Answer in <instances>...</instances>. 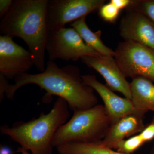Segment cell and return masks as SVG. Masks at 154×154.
<instances>
[{"label": "cell", "mask_w": 154, "mask_h": 154, "mask_svg": "<svg viewBox=\"0 0 154 154\" xmlns=\"http://www.w3.org/2000/svg\"><path fill=\"white\" fill-rule=\"evenodd\" d=\"M14 84H10L5 96L13 100L17 90L26 85L33 84L46 92L42 102H51L52 96L65 99L73 112L86 110L98 105L97 96L93 88L83 82L79 69L72 65L60 68L54 61L49 60L45 70L40 73L26 72L14 79Z\"/></svg>", "instance_id": "6da1fadb"}, {"label": "cell", "mask_w": 154, "mask_h": 154, "mask_svg": "<svg viewBox=\"0 0 154 154\" xmlns=\"http://www.w3.org/2000/svg\"><path fill=\"white\" fill-rule=\"evenodd\" d=\"M86 18L83 17L72 22L70 26L76 30L87 45L100 55L114 57L115 51L106 46L101 39L102 31L98 30L94 32L91 30L87 25Z\"/></svg>", "instance_id": "5bb4252c"}, {"label": "cell", "mask_w": 154, "mask_h": 154, "mask_svg": "<svg viewBox=\"0 0 154 154\" xmlns=\"http://www.w3.org/2000/svg\"><path fill=\"white\" fill-rule=\"evenodd\" d=\"M49 60L77 61L87 56H99L96 51L85 43L74 28H61L49 32L45 45Z\"/></svg>", "instance_id": "8992f818"}, {"label": "cell", "mask_w": 154, "mask_h": 154, "mask_svg": "<svg viewBox=\"0 0 154 154\" xmlns=\"http://www.w3.org/2000/svg\"><path fill=\"white\" fill-rule=\"evenodd\" d=\"M15 153V152L13 151L10 147L1 145L0 146V154H14Z\"/></svg>", "instance_id": "603a6c76"}, {"label": "cell", "mask_w": 154, "mask_h": 154, "mask_svg": "<svg viewBox=\"0 0 154 154\" xmlns=\"http://www.w3.org/2000/svg\"><path fill=\"white\" fill-rule=\"evenodd\" d=\"M34 66L29 51L14 42L13 38L0 36V74L12 79L27 72Z\"/></svg>", "instance_id": "ba28073f"}, {"label": "cell", "mask_w": 154, "mask_h": 154, "mask_svg": "<svg viewBox=\"0 0 154 154\" xmlns=\"http://www.w3.org/2000/svg\"><path fill=\"white\" fill-rule=\"evenodd\" d=\"M105 0H48L47 8L49 32L64 28L69 22H74L99 9Z\"/></svg>", "instance_id": "52a82bcc"}, {"label": "cell", "mask_w": 154, "mask_h": 154, "mask_svg": "<svg viewBox=\"0 0 154 154\" xmlns=\"http://www.w3.org/2000/svg\"><path fill=\"white\" fill-rule=\"evenodd\" d=\"M81 60L88 67L98 72L105 79L107 87L112 91L119 92L125 98L131 100L130 83L127 81L114 57L87 56L82 57Z\"/></svg>", "instance_id": "9c48e42d"}, {"label": "cell", "mask_w": 154, "mask_h": 154, "mask_svg": "<svg viewBox=\"0 0 154 154\" xmlns=\"http://www.w3.org/2000/svg\"><path fill=\"white\" fill-rule=\"evenodd\" d=\"M48 0H16L2 19L0 33L19 37L27 44L34 66L44 72L45 45L49 33L47 8Z\"/></svg>", "instance_id": "7a4b0ae2"}, {"label": "cell", "mask_w": 154, "mask_h": 154, "mask_svg": "<svg viewBox=\"0 0 154 154\" xmlns=\"http://www.w3.org/2000/svg\"><path fill=\"white\" fill-rule=\"evenodd\" d=\"M131 101L136 110L146 113L154 112V85L151 81L138 77L130 83Z\"/></svg>", "instance_id": "4fadbf2b"}, {"label": "cell", "mask_w": 154, "mask_h": 154, "mask_svg": "<svg viewBox=\"0 0 154 154\" xmlns=\"http://www.w3.org/2000/svg\"><path fill=\"white\" fill-rule=\"evenodd\" d=\"M14 1L1 0L0 1V18H4L8 13L13 5Z\"/></svg>", "instance_id": "ffe728a7"}, {"label": "cell", "mask_w": 154, "mask_h": 154, "mask_svg": "<svg viewBox=\"0 0 154 154\" xmlns=\"http://www.w3.org/2000/svg\"><path fill=\"white\" fill-rule=\"evenodd\" d=\"M146 113L136 110L111 124L105 138L100 141V144L115 150L117 145L125 138L141 132L145 127L143 118Z\"/></svg>", "instance_id": "7c38bea8"}, {"label": "cell", "mask_w": 154, "mask_h": 154, "mask_svg": "<svg viewBox=\"0 0 154 154\" xmlns=\"http://www.w3.org/2000/svg\"><path fill=\"white\" fill-rule=\"evenodd\" d=\"M83 82L96 91L104 103L111 124L136 110L132 101L117 96L107 86L100 82L94 75H82Z\"/></svg>", "instance_id": "8fae6325"}, {"label": "cell", "mask_w": 154, "mask_h": 154, "mask_svg": "<svg viewBox=\"0 0 154 154\" xmlns=\"http://www.w3.org/2000/svg\"><path fill=\"white\" fill-rule=\"evenodd\" d=\"M144 143L139 134L135 135L120 142L116 146L115 150L122 153L132 154Z\"/></svg>", "instance_id": "e0dca14e"}, {"label": "cell", "mask_w": 154, "mask_h": 154, "mask_svg": "<svg viewBox=\"0 0 154 154\" xmlns=\"http://www.w3.org/2000/svg\"><path fill=\"white\" fill-rule=\"evenodd\" d=\"M149 154H154V144Z\"/></svg>", "instance_id": "d4e9b609"}, {"label": "cell", "mask_w": 154, "mask_h": 154, "mask_svg": "<svg viewBox=\"0 0 154 154\" xmlns=\"http://www.w3.org/2000/svg\"><path fill=\"white\" fill-rule=\"evenodd\" d=\"M139 134L145 143L154 139V116L151 122L145 125L144 129Z\"/></svg>", "instance_id": "d6986e66"}, {"label": "cell", "mask_w": 154, "mask_h": 154, "mask_svg": "<svg viewBox=\"0 0 154 154\" xmlns=\"http://www.w3.org/2000/svg\"><path fill=\"white\" fill-rule=\"evenodd\" d=\"M111 125L105 106L74 112L71 118L61 126L53 138V147L72 143H92L102 141Z\"/></svg>", "instance_id": "277c9868"}, {"label": "cell", "mask_w": 154, "mask_h": 154, "mask_svg": "<svg viewBox=\"0 0 154 154\" xmlns=\"http://www.w3.org/2000/svg\"><path fill=\"white\" fill-rule=\"evenodd\" d=\"M119 25V33L124 40L132 41L154 50V23L143 14L128 11Z\"/></svg>", "instance_id": "30bf717a"}, {"label": "cell", "mask_w": 154, "mask_h": 154, "mask_svg": "<svg viewBox=\"0 0 154 154\" xmlns=\"http://www.w3.org/2000/svg\"><path fill=\"white\" fill-rule=\"evenodd\" d=\"M17 152L20 153L21 154H33L30 153L28 152V151L25 149L21 147V146L19 147L17 149Z\"/></svg>", "instance_id": "cb8c5ba5"}, {"label": "cell", "mask_w": 154, "mask_h": 154, "mask_svg": "<svg viewBox=\"0 0 154 154\" xmlns=\"http://www.w3.org/2000/svg\"><path fill=\"white\" fill-rule=\"evenodd\" d=\"M69 107L65 99L59 98L49 113H41L29 121L15 122L12 127L1 126V134L8 136L32 154H52L53 138L69 117Z\"/></svg>", "instance_id": "3957f363"}, {"label": "cell", "mask_w": 154, "mask_h": 154, "mask_svg": "<svg viewBox=\"0 0 154 154\" xmlns=\"http://www.w3.org/2000/svg\"><path fill=\"white\" fill-rule=\"evenodd\" d=\"M59 154H125L102 145L100 141L72 143L56 148Z\"/></svg>", "instance_id": "9a60e30c"}, {"label": "cell", "mask_w": 154, "mask_h": 154, "mask_svg": "<svg viewBox=\"0 0 154 154\" xmlns=\"http://www.w3.org/2000/svg\"><path fill=\"white\" fill-rule=\"evenodd\" d=\"M99 14L102 19L107 22H115L118 18L120 10L112 3L104 4L99 9Z\"/></svg>", "instance_id": "ac0fdd59"}, {"label": "cell", "mask_w": 154, "mask_h": 154, "mask_svg": "<svg viewBox=\"0 0 154 154\" xmlns=\"http://www.w3.org/2000/svg\"><path fill=\"white\" fill-rule=\"evenodd\" d=\"M116 61L125 76L141 77L154 82V50L132 41L120 42L115 51Z\"/></svg>", "instance_id": "5b68a950"}, {"label": "cell", "mask_w": 154, "mask_h": 154, "mask_svg": "<svg viewBox=\"0 0 154 154\" xmlns=\"http://www.w3.org/2000/svg\"><path fill=\"white\" fill-rule=\"evenodd\" d=\"M127 8L143 14L154 23V0H132Z\"/></svg>", "instance_id": "2e32d148"}, {"label": "cell", "mask_w": 154, "mask_h": 154, "mask_svg": "<svg viewBox=\"0 0 154 154\" xmlns=\"http://www.w3.org/2000/svg\"><path fill=\"white\" fill-rule=\"evenodd\" d=\"M9 85L8 79L0 74V102H2L5 98Z\"/></svg>", "instance_id": "44dd1931"}, {"label": "cell", "mask_w": 154, "mask_h": 154, "mask_svg": "<svg viewBox=\"0 0 154 154\" xmlns=\"http://www.w3.org/2000/svg\"><path fill=\"white\" fill-rule=\"evenodd\" d=\"M110 2L113 4L116 8L120 10L127 8L130 5L131 0H111Z\"/></svg>", "instance_id": "7402d4cb"}]
</instances>
